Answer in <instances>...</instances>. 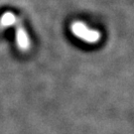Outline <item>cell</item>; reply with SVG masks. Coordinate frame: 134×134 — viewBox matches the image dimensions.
Masks as SVG:
<instances>
[{
    "instance_id": "6da1fadb",
    "label": "cell",
    "mask_w": 134,
    "mask_h": 134,
    "mask_svg": "<svg viewBox=\"0 0 134 134\" xmlns=\"http://www.w3.org/2000/svg\"><path fill=\"white\" fill-rule=\"evenodd\" d=\"M74 32L77 36H80L81 37V39H83V40H86V41H96L97 38H98V34L96 32H93L90 29H86V26L82 25L81 23H77V24L74 25Z\"/></svg>"
}]
</instances>
